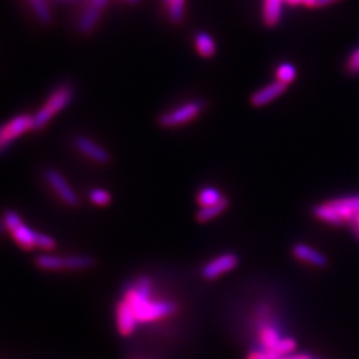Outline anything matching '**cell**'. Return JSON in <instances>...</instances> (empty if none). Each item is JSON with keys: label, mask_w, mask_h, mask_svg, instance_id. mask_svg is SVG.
<instances>
[{"label": "cell", "mask_w": 359, "mask_h": 359, "mask_svg": "<svg viewBox=\"0 0 359 359\" xmlns=\"http://www.w3.org/2000/svg\"><path fill=\"white\" fill-rule=\"evenodd\" d=\"M126 301L133 310L137 321L142 323L154 322L168 317L176 311V305L168 301H152L151 294H144L136 287L129 289Z\"/></svg>", "instance_id": "1"}, {"label": "cell", "mask_w": 359, "mask_h": 359, "mask_svg": "<svg viewBox=\"0 0 359 359\" xmlns=\"http://www.w3.org/2000/svg\"><path fill=\"white\" fill-rule=\"evenodd\" d=\"M72 99V90L67 87H60L55 90L50 96L48 102L46 107L39 109L38 112L34 115V129H41L50 120L52 116L57 114L65 108Z\"/></svg>", "instance_id": "2"}, {"label": "cell", "mask_w": 359, "mask_h": 359, "mask_svg": "<svg viewBox=\"0 0 359 359\" xmlns=\"http://www.w3.org/2000/svg\"><path fill=\"white\" fill-rule=\"evenodd\" d=\"M203 108H204V102L193 100V102L184 104L168 114H164L158 118V123L161 124V127H165V128L177 127V126L185 124V123L193 120L201 112Z\"/></svg>", "instance_id": "3"}, {"label": "cell", "mask_w": 359, "mask_h": 359, "mask_svg": "<svg viewBox=\"0 0 359 359\" xmlns=\"http://www.w3.org/2000/svg\"><path fill=\"white\" fill-rule=\"evenodd\" d=\"M29 129H34V116L19 115L13 117L0 132L1 149H6V147L13 142V139L26 133Z\"/></svg>", "instance_id": "4"}, {"label": "cell", "mask_w": 359, "mask_h": 359, "mask_svg": "<svg viewBox=\"0 0 359 359\" xmlns=\"http://www.w3.org/2000/svg\"><path fill=\"white\" fill-rule=\"evenodd\" d=\"M238 264V258L233 253H225L222 256L215 258L213 261L208 262L203 268V277L206 280H215L219 276L234 269Z\"/></svg>", "instance_id": "5"}, {"label": "cell", "mask_w": 359, "mask_h": 359, "mask_svg": "<svg viewBox=\"0 0 359 359\" xmlns=\"http://www.w3.org/2000/svg\"><path fill=\"white\" fill-rule=\"evenodd\" d=\"M46 180L51 185L52 189L60 196V198L65 204L71 206H76L79 204L76 193L72 191L69 184L65 181V177L55 169H47L46 170Z\"/></svg>", "instance_id": "6"}, {"label": "cell", "mask_w": 359, "mask_h": 359, "mask_svg": "<svg viewBox=\"0 0 359 359\" xmlns=\"http://www.w3.org/2000/svg\"><path fill=\"white\" fill-rule=\"evenodd\" d=\"M75 147L77 151L81 152L86 156H88L93 161L105 164L109 161V154L104 149L103 147H100L99 144L92 142L90 139L84 137V136H79L75 140Z\"/></svg>", "instance_id": "7"}, {"label": "cell", "mask_w": 359, "mask_h": 359, "mask_svg": "<svg viewBox=\"0 0 359 359\" xmlns=\"http://www.w3.org/2000/svg\"><path fill=\"white\" fill-rule=\"evenodd\" d=\"M285 90H286V84H283V81H280V80L273 81V83H270L269 86L264 87L262 90L255 92L250 97V102L255 107H264V105L269 104L270 102H273L274 99H277L278 96H281Z\"/></svg>", "instance_id": "8"}, {"label": "cell", "mask_w": 359, "mask_h": 359, "mask_svg": "<svg viewBox=\"0 0 359 359\" xmlns=\"http://www.w3.org/2000/svg\"><path fill=\"white\" fill-rule=\"evenodd\" d=\"M330 205L344 222H351L359 212V196L337 198L330 201Z\"/></svg>", "instance_id": "9"}, {"label": "cell", "mask_w": 359, "mask_h": 359, "mask_svg": "<svg viewBox=\"0 0 359 359\" xmlns=\"http://www.w3.org/2000/svg\"><path fill=\"white\" fill-rule=\"evenodd\" d=\"M137 322L139 321H137L133 310L129 306L128 302L126 299L123 302H120V305L117 306V327H118V332L123 335H130L135 332Z\"/></svg>", "instance_id": "10"}, {"label": "cell", "mask_w": 359, "mask_h": 359, "mask_svg": "<svg viewBox=\"0 0 359 359\" xmlns=\"http://www.w3.org/2000/svg\"><path fill=\"white\" fill-rule=\"evenodd\" d=\"M293 255L295 258H298L304 262H308L310 265H314L317 268H325L327 265L326 257L323 256L321 252H318L317 249L306 244L295 245L293 248Z\"/></svg>", "instance_id": "11"}, {"label": "cell", "mask_w": 359, "mask_h": 359, "mask_svg": "<svg viewBox=\"0 0 359 359\" xmlns=\"http://www.w3.org/2000/svg\"><path fill=\"white\" fill-rule=\"evenodd\" d=\"M283 1L286 0H265L264 1V20L268 26H277L281 20Z\"/></svg>", "instance_id": "12"}, {"label": "cell", "mask_w": 359, "mask_h": 359, "mask_svg": "<svg viewBox=\"0 0 359 359\" xmlns=\"http://www.w3.org/2000/svg\"><path fill=\"white\" fill-rule=\"evenodd\" d=\"M102 10L103 8H100L99 6L90 3V6L86 8V11L83 13V15L79 19V23H77L79 31L83 32V34H87V32L92 31V28L95 27V25L97 23V20H99V16H100Z\"/></svg>", "instance_id": "13"}, {"label": "cell", "mask_w": 359, "mask_h": 359, "mask_svg": "<svg viewBox=\"0 0 359 359\" xmlns=\"http://www.w3.org/2000/svg\"><path fill=\"white\" fill-rule=\"evenodd\" d=\"M11 234H13V240L20 245L22 248H25V249H32L34 246H36L39 233L32 231L31 228H28L25 224H22L16 229H13L11 231Z\"/></svg>", "instance_id": "14"}, {"label": "cell", "mask_w": 359, "mask_h": 359, "mask_svg": "<svg viewBox=\"0 0 359 359\" xmlns=\"http://www.w3.org/2000/svg\"><path fill=\"white\" fill-rule=\"evenodd\" d=\"M194 43H196V48L201 56L205 57H210L215 55L216 52V43L215 39L212 38L209 34L206 32H198L194 38Z\"/></svg>", "instance_id": "15"}, {"label": "cell", "mask_w": 359, "mask_h": 359, "mask_svg": "<svg viewBox=\"0 0 359 359\" xmlns=\"http://www.w3.org/2000/svg\"><path fill=\"white\" fill-rule=\"evenodd\" d=\"M314 216L317 218H320L322 221L330 224V225H341L344 221L341 219V217L337 215V212L334 210L333 206L330 205V203H326V204H321V205H317L313 210Z\"/></svg>", "instance_id": "16"}, {"label": "cell", "mask_w": 359, "mask_h": 359, "mask_svg": "<svg viewBox=\"0 0 359 359\" xmlns=\"http://www.w3.org/2000/svg\"><path fill=\"white\" fill-rule=\"evenodd\" d=\"M281 334L280 332L273 327V326H265L261 330V335H259V341L261 345L264 347V350H269L273 351L274 347L277 346V344L281 341Z\"/></svg>", "instance_id": "17"}, {"label": "cell", "mask_w": 359, "mask_h": 359, "mask_svg": "<svg viewBox=\"0 0 359 359\" xmlns=\"http://www.w3.org/2000/svg\"><path fill=\"white\" fill-rule=\"evenodd\" d=\"M224 198L225 197H222L221 192L215 187H206L204 189H201L198 196H197V201H198L201 208L216 205L218 203H221Z\"/></svg>", "instance_id": "18"}, {"label": "cell", "mask_w": 359, "mask_h": 359, "mask_svg": "<svg viewBox=\"0 0 359 359\" xmlns=\"http://www.w3.org/2000/svg\"><path fill=\"white\" fill-rule=\"evenodd\" d=\"M228 198H224L221 203H218L216 205L205 206L201 208L197 213V221L200 222H206L209 219H213L215 217L219 216L226 208H228Z\"/></svg>", "instance_id": "19"}, {"label": "cell", "mask_w": 359, "mask_h": 359, "mask_svg": "<svg viewBox=\"0 0 359 359\" xmlns=\"http://www.w3.org/2000/svg\"><path fill=\"white\" fill-rule=\"evenodd\" d=\"M36 264L39 268L46 270L65 269V258L52 255H41L36 258Z\"/></svg>", "instance_id": "20"}, {"label": "cell", "mask_w": 359, "mask_h": 359, "mask_svg": "<svg viewBox=\"0 0 359 359\" xmlns=\"http://www.w3.org/2000/svg\"><path fill=\"white\" fill-rule=\"evenodd\" d=\"M28 1L32 6L36 16L43 23H50L51 22V11H50V7H48L46 0H28Z\"/></svg>", "instance_id": "21"}, {"label": "cell", "mask_w": 359, "mask_h": 359, "mask_svg": "<svg viewBox=\"0 0 359 359\" xmlns=\"http://www.w3.org/2000/svg\"><path fill=\"white\" fill-rule=\"evenodd\" d=\"M93 265V259L90 257H65V269H86Z\"/></svg>", "instance_id": "22"}, {"label": "cell", "mask_w": 359, "mask_h": 359, "mask_svg": "<svg viewBox=\"0 0 359 359\" xmlns=\"http://www.w3.org/2000/svg\"><path fill=\"white\" fill-rule=\"evenodd\" d=\"M297 76V69L293 65L290 63H283L278 65L277 68V79L283 81V84H289L294 80Z\"/></svg>", "instance_id": "23"}, {"label": "cell", "mask_w": 359, "mask_h": 359, "mask_svg": "<svg viewBox=\"0 0 359 359\" xmlns=\"http://www.w3.org/2000/svg\"><path fill=\"white\" fill-rule=\"evenodd\" d=\"M297 348V342L293 338H281V341L277 344V346L274 347L273 353H276L280 357H285L289 354H293Z\"/></svg>", "instance_id": "24"}, {"label": "cell", "mask_w": 359, "mask_h": 359, "mask_svg": "<svg viewBox=\"0 0 359 359\" xmlns=\"http://www.w3.org/2000/svg\"><path fill=\"white\" fill-rule=\"evenodd\" d=\"M184 6L185 0H170L168 3V11H169V18L172 22H180L184 16Z\"/></svg>", "instance_id": "25"}, {"label": "cell", "mask_w": 359, "mask_h": 359, "mask_svg": "<svg viewBox=\"0 0 359 359\" xmlns=\"http://www.w3.org/2000/svg\"><path fill=\"white\" fill-rule=\"evenodd\" d=\"M90 200L96 205H107V204L111 203V194L107 192V191H104V189L96 188V189L90 191Z\"/></svg>", "instance_id": "26"}, {"label": "cell", "mask_w": 359, "mask_h": 359, "mask_svg": "<svg viewBox=\"0 0 359 359\" xmlns=\"http://www.w3.org/2000/svg\"><path fill=\"white\" fill-rule=\"evenodd\" d=\"M23 224L22 218L19 217V215L13 210H7L4 215V226L10 231L16 229L18 226H20Z\"/></svg>", "instance_id": "27"}, {"label": "cell", "mask_w": 359, "mask_h": 359, "mask_svg": "<svg viewBox=\"0 0 359 359\" xmlns=\"http://www.w3.org/2000/svg\"><path fill=\"white\" fill-rule=\"evenodd\" d=\"M36 246L41 248V249H44V250H52V249L56 246V243H55V240H53V238L48 237V236H46V234H38Z\"/></svg>", "instance_id": "28"}, {"label": "cell", "mask_w": 359, "mask_h": 359, "mask_svg": "<svg viewBox=\"0 0 359 359\" xmlns=\"http://www.w3.org/2000/svg\"><path fill=\"white\" fill-rule=\"evenodd\" d=\"M347 69L351 74H359V47L350 55L347 62Z\"/></svg>", "instance_id": "29"}, {"label": "cell", "mask_w": 359, "mask_h": 359, "mask_svg": "<svg viewBox=\"0 0 359 359\" xmlns=\"http://www.w3.org/2000/svg\"><path fill=\"white\" fill-rule=\"evenodd\" d=\"M249 359H281V357L269 350H261V351L252 353Z\"/></svg>", "instance_id": "30"}, {"label": "cell", "mask_w": 359, "mask_h": 359, "mask_svg": "<svg viewBox=\"0 0 359 359\" xmlns=\"http://www.w3.org/2000/svg\"><path fill=\"white\" fill-rule=\"evenodd\" d=\"M281 359H311L310 355L308 354H289V355H285V357H281Z\"/></svg>", "instance_id": "31"}, {"label": "cell", "mask_w": 359, "mask_h": 359, "mask_svg": "<svg viewBox=\"0 0 359 359\" xmlns=\"http://www.w3.org/2000/svg\"><path fill=\"white\" fill-rule=\"evenodd\" d=\"M287 3H290V4H298V3H304V4H306V6H310V7H314L316 6V0H286Z\"/></svg>", "instance_id": "32"}, {"label": "cell", "mask_w": 359, "mask_h": 359, "mask_svg": "<svg viewBox=\"0 0 359 359\" xmlns=\"http://www.w3.org/2000/svg\"><path fill=\"white\" fill-rule=\"evenodd\" d=\"M335 1H338V0H316V7H325V6H329Z\"/></svg>", "instance_id": "33"}, {"label": "cell", "mask_w": 359, "mask_h": 359, "mask_svg": "<svg viewBox=\"0 0 359 359\" xmlns=\"http://www.w3.org/2000/svg\"><path fill=\"white\" fill-rule=\"evenodd\" d=\"M354 225H355V228H359V212L354 216V218H353V221H351Z\"/></svg>", "instance_id": "34"}, {"label": "cell", "mask_w": 359, "mask_h": 359, "mask_svg": "<svg viewBox=\"0 0 359 359\" xmlns=\"http://www.w3.org/2000/svg\"><path fill=\"white\" fill-rule=\"evenodd\" d=\"M126 1H128V3H132V4H136V3H139L140 0H126Z\"/></svg>", "instance_id": "35"}, {"label": "cell", "mask_w": 359, "mask_h": 359, "mask_svg": "<svg viewBox=\"0 0 359 359\" xmlns=\"http://www.w3.org/2000/svg\"><path fill=\"white\" fill-rule=\"evenodd\" d=\"M355 231H357V236L359 237V228H355Z\"/></svg>", "instance_id": "36"}, {"label": "cell", "mask_w": 359, "mask_h": 359, "mask_svg": "<svg viewBox=\"0 0 359 359\" xmlns=\"http://www.w3.org/2000/svg\"><path fill=\"white\" fill-rule=\"evenodd\" d=\"M164 1H165V3H167V4H168V3H169V1H170V0H164Z\"/></svg>", "instance_id": "37"}]
</instances>
